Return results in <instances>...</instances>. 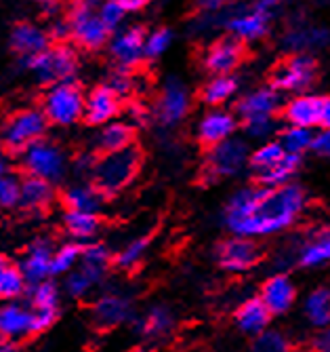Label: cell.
I'll return each mask as SVG.
<instances>
[{
  "label": "cell",
  "mask_w": 330,
  "mask_h": 352,
  "mask_svg": "<svg viewBox=\"0 0 330 352\" xmlns=\"http://www.w3.org/2000/svg\"><path fill=\"white\" fill-rule=\"evenodd\" d=\"M305 203V190L294 182L280 188L244 186L227 199L223 223L234 236H272L288 230L301 217Z\"/></svg>",
  "instance_id": "cell-1"
},
{
  "label": "cell",
  "mask_w": 330,
  "mask_h": 352,
  "mask_svg": "<svg viewBox=\"0 0 330 352\" xmlns=\"http://www.w3.org/2000/svg\"><path fill=\"white\" fill-rule=\"evenodd\" d=\"M143 154L137 146H130L120 152L102 154L91 177V184L102 192L106 199L118 197L130 184H133L141 171Z\"/></svg>",
  "instance_id": "cell-2"
},
{
  "label": "cell",
  "mask_w": 330,
  "mask_h": 352,
  "mask_svg": "<svg viewBox=\"0 0 330 352\" xmlns=\"http://www.w3.org/2000/svg\"><path fill=\"white\" fill-rule=\"evenodd\" d=\"M250 148L244 138L234 135L232 140H225L213 148H209L204 167H202V182L215 184L221 179H229L240 175L250 161Z\"/></svg>",
  "instance_id": "cell-3"
},
{
  "label": "cell",
  "mask_w": 330,
  "mask_h": 352,
  "mask_svg": "<svg viewBox=\"0 0 330 352\" xmlns=\"http://www.w3.org/2000/svg\"><path fill=\"white\" fill-rule=\"evenodd\" d=\"M49 124L51 122L40 108L19 110L0 124V144L7 152L21 154L32 144L45 140Z\"/></svg>",
  "instance_id": "cell-4"
},
{
  "label": "cell",
  "mask_w": 330,
  "mask_h": 352,
  "mask_svg": "<svg viewBox=\"0 0 330 352\" xmlns=\"http://www.w3.org/2000/svg\"><path fill=\"white\" fill-rule=\"evenodd\" d=\"M84 102L86 95L80 85L74 80H65L47 87L43 95V112L51 124L57 126H72L80 118H84Z\"/></svg>",
  "instance_id": "cell-5"
},
{
  "label": "cell",
  "mask_w": 330,
  "mask_h": 352,
  "mask_svg": "<svg viewBox=\"0 0 330 352\" xmlns=\"http://www.w3.org/2000/svg\"><path fill=\"white\" fill-rule=\"evenodd\" d=\"M23 63L34 78L47 87L74 80V74L78 72V55L70 45H55L36 57L23 59Z\"/></svg>",
  "instance_id": "cell-6"
},
{
  "label": "cell",
  "mask_w": 330,
  "mask_h": 352,
  "mask_svg": "<svg viewBox=\"0 0 330 352\" xmlns=\"http://www.w3.org/2000/svg\"><path fill=\"white\" fill-rule=\"evenodd\" d=\"M272 17H274L272 11L259 5H252L250 9H240L238 5H234L232 9L219 13L221 28L229 36L238 38L242 45L266 38L272 30Z\"/></svg>",
  "instance_id": "cell-7"
},
{
  "label": "cell",
  "mask_w": 330,
  "mask_h": 352,
  "mask_svg": "<svg viewBox=\"0 0 330 352\" xmlns=\"http://www.w3.org/2000/svg\"><path fill=\"white\" fill-rule=\"evenodd\" d=\"M19 156H21V169L25 171V175L43 177L51 184L61 182L65 177V171H68V156H65V152L57 144L49 140L32 144Z\"/></svg>",
  "instance_id": "cell-8"
},
{
  "label": "cell",
  "mask_w": 330,
  "mask_h": 352,
  "mask_svg": "<svg viewBox=\"0 0 330 352\" xmlns=\"http://www.w3.org/2000/svg\"><path fill=\"white\" fill-rule=\"evenodd\" d=\"M70 28H72V38L78 47L97 51L110 43L112 32L99 19V13L95 7L82 3V0H74L68 15Z\"/></svg>",
  "instance_id": "cell-9"
},
{
  "label": "cell",
  "mask_w": 330,
  "mask_h": 352,
  "mask_svg": "<svg viewBox=\"0 0 330 352\" xmlns=\"http://www.w3.org/2000/svg\"><path fill=\"white\" fill-rule=\"evenodd\" d=\"M191 108V93L189 87L185 85L183 78L179 76H169L164 80L160 95L154 106V116L156 120L164 126V129H173L179 122L185 120Z\"/></svg>",
  "instance_id": "cell-10"
},
{
  "label": "cell",
  "mask_w": 330,
  "mask_h": 352,
  "mask_svg": "<svg viewBox=\"0 0 330 352\" xmlns=\"http://www.w3.org/2000/svg\"><path fill=\"white\" fill-rule=\"evenodd\" d=\"M318 63L314 55H290L272 72V85L280 93L301 95L316 82Z\"/></svg>",
  "instance_id": "cell-11"
},
{
  "label": "cell",
  "mask_w": 330,
  "mask_h": 352,
  "mask_svg": "<svg viewBox=\"0 0 330 352\" xmlns=\"http://www.w3.org/2000/svg\"><path fill=\"white\" fill-rule=\"evenodd\" d=\"M261 258H263V251L259 243L246 236L232 234L229 239H223L215 249V260L219 268L232 274H242V272L252 270L261 262Z\"/></svg>",
  "instance_id": "cell-12"
},
{
  "label": "cell",
  "mask_w": 330,
  "mask_h": 352,
  "mask_svg": "<svg viewBox=\"0 0 330 352\" xmlns=\"http://www.w3.org/2000/svg\"><path fill=\"white\" fill-rule=\"evenodd\" d=\"M145 36L148 32L141 25H124L110 36L108 49L118 68L130 70L145 59Z\"/></svg>",
  "instance_id": "cell-13"
},
{
  "label": "cell",
  "mask_w": 330,
  "mask_h": 352,
  "mask_svg": "<svg viewBox=\"0 0 330 352\" xmlns=\"http://www.w3.org/2000/svg\"><path fill=\"white\" fill-rule=\"evenodd\" d=\"M244 59V45L234 38V36H219L215 38L202 55V66L211 76H221V74H234L238 66Z\"/></svg>",
  "instance_id": "cell-14"
},
{
  "label": "cell",
  "mask_w": 330,
  "mask_h": 352,
  "mask_svg": "<svg viewBox=\"0 0 330 352\" xmlns=\"http://www.w3.org/2000/svg\"><path fill=\"white\" fill-rule=\"evenodd\" d=\"M240 126V118L236 112H229L225 108H211L202 114V118L196 124L198 142L207 148H213L225 140H232Z\"/></svg>",
  "instance_id": "cell-15"
},
{
  "label": "cell",
  "mask_w": 330,
  "mask_h": 352,
  "mask_svg": "<svg viewBox=\"0 0 330 352\" xmlns=\"http://www.w3.org/2000/svg\"><path fill=\"white\" fill-rule=\"evenodd\" d=\"M282 93L274 85H263L242 95L236 104V114L240 120H250L261 116H276L282 112Z\"/></svg>",
  "instance_id": "cell-16"
},
{
  "label": "cell",
  "mask_w": 330,
  "mask_h": 352,
  "mask_svg": "<svg viewBox=\"0 0 330 352\" xmlns=\"http://www.w3.org/2000/svg\"><path fill=\"white\" fill-rule=\"evenodd\" d=\"M120 110H122V100L108 85H99L86 95L84 120L91 126H106L108 122L116 120Z\"/></svg>",
  "instance_id": "cell-17"
},
{
  "label": "cell",
  "mask_w": 330,
  "mask_h": 352,
  "mask_svg": "<svg viewBox=\"0 0 330 352\" xmlns=\"http://www.w3.org/2000/svg\"><path fill=\"white\" fill-rule=\"evenodd\" d=\"M133 302H130L126 296L120 294H106L102 298H97V302L93 304V321L95 325L104 327V329H112L118 327L122 323L133 321Z\"/></svg>",
  "instance_id": "cell-18"
},
{
  "label": "cell",
  "mask_w": 330,
  "mask_h": 352,
  "mask_svg": "<svg viewBox=\"0 0 330 352\" xmlns=\"http://www.w3.org/2000/svg\"><path fill=\"white\" fill-rule=\"evenodd\" d=\"M320 110L322 98L314 93H301L292 98L282 108V118L290 126H303V129H316L320 126Z\"/></svg>",
  "instance_id": "cell-19"
},
{
  "label": "cell",
  "mask_w": 330,
  "mask_h": 352,
  "mask_svg": "<svg viewBox=\"0 0 330 352\" xmlns=\"http://www.w3.org/2000/svg\"><path fill=\"white\" fill-rule=\"evenodd\" d=\"M282 45L290 55H314L330 45V30L322 25H296L286 32Z\"/></svg>",
  "instance_id": "cell-20"
},
{
  "label": "cell",
  "mask_w": 330,
  "mask_h": 352,
  "mask_svg": "<svg viewBox=\"0 0 330 352\" xmlns=\"http://www.w3.org/2000/svg\"><path fill=\"white\" fill-rule=\"evenodd\" d=\"M9 45L17 55H21L23 59H30L51 49V36H49V30H43L36 23L21 21L11 30Z\"/></svg>",
  "instance_id": "cell-21"
},
{
  "label": "cell",
  "mask_w": 330,
  "mask_h": 352,
  "mask_svg": "<svg viewBox=\"0 0 330 352\" xmlns=\"http://www.w3.org/2000/svg\"><path fill=\"white\" fill-rule=\"evenodd\" d=\"M261 302L270 308L272 314H284L294 306L296 300V287L292 278L284 272L272 274L266 283L261 285Z\"/></svg>",
  "instance_id": "cell-22"
},
{
  "label": "cell",
  "mask_w": 330,
  "mask_h": 352,
  "mask_svg": "<svg viewBox=\"0 0 330 352\" xmlns=\"http://www.w3.org/2000/svg\"><path fill=\"white\" fill-rule=\"evenodd\" d=\"M53 251L55 249L51 247V243L43 241V239L34 241L27 247L23 260L19 264V270H21V274H23V278H25V283L30 287H34V285H38L43 280H49Z\"/></svg>",
  "instance_id": "cell-23"
},
{
  "label": "cell",
  "mask_w": 330,
  "mask_h": 352,
  "mask_svg": "<svg viewBox=\"0 0 330 352\" xmlns=\"http://www.w3.org/2000/svg\"><path fill=\"white\" fill-rule=\"evenodd\" d=\"M272 312L270 308L261 302V298H248L246 302H242L234 314V321H236V327L246 333V336H261L263 331L270 329V323H272Z\"/></svg>",
  "instance_id": "cell-24"
},
{
  "label": "cell",
  "mask_w": 330,
  "mask_h": 352,
  "mask_svg": "<svg viewBox=\"0 0 330 352\" xmlns=\"http://www.w3.org/2000/svg\"><path fill=\"white\" fill-rule=\"evenodd\" d=\"M130 146H135V126L130 122H122V120L108 122L106 126L99 129V133L95 138V148L102 154L120 152Z\"/></svg>",
  "instance_id": "cell-25"
},
{
  "label": "cell",
  "mask_w": 330,
  "mask_h": 352,
  "mask_svg": "<svg viewBox=\"0 0 330 352\" xmlns=\"http://www.w3.org/2000/svg\"><path fill=\"white\" fill-rule=\"evenodd\" d=\"M55 184L34 177V175H25L21 177V199L19 207L25 211H45L51 207L55 201Z\"/></svg>",
  "instance_id": "cell-26"
},
{
  "label": "cell",
  "mask_w": 330,
  "mask_h": 352,
  "mask_svg": "<svg viewBox=\"0 0 330 352\" xmlns=\"http://www.w3.org/2000/svg\"><path fill=\"white\" fill-rule=\"evenodd\" d=\"M63 207L65 211H82V213H99L104 207L106 197L99 192L91 182L89 184H76L63 192Z\"/></svg>",
  "instance_id": "cell-27"
},
{
  "label": "cell",
  "mask_w": 330,
  "mask_h": 352,
  "mask_svg": "<svg viewBox=\"0 0 330 352\" xmlns=\"http://www.w3.org/2000/svg\"><path fill=\"white\" fill-rule=\"evenodd\" d=\"M240 91V80L236 74L211 76L200 89V100L211 108H221L223 104L232 102Z\"/></svg>",
  "instance_id": "cell-28"
},
{
  "label": "cell",
  "mask_w": 330,
  "mask_h": 352,
  "mask_svg": "<svg viewBox=\"0 0 330 352\" xmlns=\"http://www.w3.org/2000/svg\"><path fill=\"white\" fill-rule=\"evenodd\" d=\"M175 325V316L167 306H152L143 316L133 318V329L143 338H162Z\"/></svg>",
  "instance_id": "cell-29"
},
{
  "label": "cell",
  "mask_w": 330,
  "mask_h": 352,
  "mask_svg": "<svg viewBox=\"0 0 330 352\" xmlns=\"http://www.w3.org/2000/svg\"><path fill=\"white\" fill-rule=\"evenodd\" d=\"M330 262V228L316 232L296 249V264L303 268H318Z\"/></svg>",
  "instance_id": "cell-30"
},
{
  "label": "cell",
  "mask_w": 330,
  "mask_h": 352,
  "mask_svg": "<svg viewBox=\"0 0 330 352\" xmlns=\"http://www.w3.org/2000/svg\"><path fill=\"white\" fill-rule=\"evenodd\" d=\"M63 228L74 241L91 243L99 230H102V217L99 213H82V211H65Z\"/></svg>",
  "instance_id": "cell-31"
},
{
  "label": "cell",
  "mask_w": 330,
  "mask_h": 352,
  "mask_svg": "<svg viewBox=\"0 0 330 352\" xmlns=\"http://www.w3.org/2000/svg\"><path fill=\"white\" fill-rule=\"evenodd\" d=\"M303 312L307 323L316 329L330 327V287H316L303 302Z\"/></svg>",
  "instance_id": "cell-32"
},
{
  "label": "cell",
  "mask_w": 330,
  "mask_h": 352,
  "mask_svg": "<svg viewBox=\"0 0 330 352\" xmlns=\"http://www.w3.org/2000/svg\"><path fill=\"white\" fill-rule=\"evenodd\" d=\"M30 321H32V310L19 304L0 306V336H5L7 340L30 333Z\"/></svg>",
  "instance_id": "cell-33"
},
{
  "label": "cell",
  "mask_w": 330,
  "mask_h": 352,
  "mask_svg": "<svg viewBox=\"0 0 330 352\" xmlns=\"http://www.w3.org/2000/svg\"><path fill=\"white\" fill-rule=\"evenodd\" d=\"M106 272L108 270L80 264L78 270H72L68 276H65V292H68V296L80 300V298L89 296L93 287H97L99 283L106 278Z\"/></svg>",
  "instance_id": "cell-34"
},
{
  "label": "cell",
  "mask_w": 330,
  "mask_h": 352,
  "mask_svg": "<svg viewBox=\"0 0 330 352\" xmlns=\"http://www.w3.org/2000/svg\"><path fill=\"white\" fill-rule=\"evenodd\" d=\"M286 156L282 144L278 140L259 144L252 152H250V161H248V169L255 173V177L268 173L270 169H274L278 163H282V158Z\"/></svg>",
  "instance_id": "cell-35"
},
{
  "label": "cell",
  "mask_w": 330,
  "mask_h": 352,
  "mask_svg": "<svg viewBox=\"0 0 330 352\" xmlns=\"http://www.w3.org/2000/svg\"><path fill=\"white\" fill-rule=\"evenodd\" d=\"M303 165V156H294V154H286L282 158V163H278L274 169H270L268 173H263L257 177V184L263 188H280L286 184H292V177L299 173Z\"/></svg>",
  "instance_id": "cell-36"
},
{
  "label": "cell",
  "mask_w": 330,
  "mask_h": 352,
  "mask_svg": "<svg viewBox=\"0 0 330 352\" xmlns=\"http://www.w3.org/2000/svg\"><path fill=\"white\" fill-rule=\"evenodd\" d=\"M314 140H316V131L303 129V126L286 124L278 133V142L282 144L284 152L294 154V156H303L305 152H309L314 148Z\"/></svg>",
  "instance_id": "cell-37"
},
{
  "label": "cell",
  "mask_w": 330,
  "mask_h": 352,
  "mask_svg": "<svg viewBox=\"0 0 330 352\" xmlns=\"http://www.w3.org/2000/svg\"><path fill=\"white\" fill-rule=\"evenodd\" d=\"M82 260V243H65L53 251V260H51V276H61V274H70L74 266Z\"/></svg>",
  "instance_id": "cell-38"
},
{
  "label": "cell",
  "mask_w": 330,
  "mask_h": 352,
  "mask_svg": "<svg viewBox=\"0 0 330 352\" xmlns=\"http://www.w3.org/2000/svg\"><path fill=\"white\" fill-rule=\"evenodd\" d=\"M150 247V236H137L133 241H128L116 255H114V264L122 270H133L148 253Z\"/></svg>",
  "instance_id": "cell-39"
},
{
  "label": "cell",
  "mask_w": 330,
  "mask_h": 352,
  "mask_svg": "<svg viewBox=\"0 0 330 352\" xmlns=\"http://www.w3.org/2000/svg\"><path fill=\"white\" fill-rule=\"evenodd\" d=\"M25 287H27V283H25L19 266L7 264L3 270H0V300L13 302V300L21 298Z\"/></svg>",
  "instance_id": "cell-40"
},
{
  "label": "cell",
  "mask_w": 330,
  "mask_h": 352,
  "mask_svg": "<svg viewBox=\"0 0 330 352\" xmlns=\"http://www.w3.org/2000/svg\"><path fill=\"white\" fill-rule=\"evenodd\" d=\"M175 43V34L171 28H154L152 32H148L145 36V59L156 61L160 57H164Z\"/></svg>",
  "instance_id": "cell-41"
},
{
  "label": "cell",
  "mask_w": 330,
  "mask_h": 352,
  "mask_svg": "<svg viewBox=\"0 0 330 352\" xmlns=\"http://www.w3.org/2000/svg\"><path fill=\"white\" fill-rule=\"evenodd\" d=\"M242 129L248 140L266 144V142H272V138L280 133V124L276 116H261V118L242 120Z\"/></svg>",
  "instance_id": "cell-42"
},
{
  "label": "cell",
  "mask_w": 330,
  "mask_h": 352,
  "mask_svg": "<svg viewBox=\"0 0 330 352\" xmlns=\"http://www.w3.org/2000/svg\"><path fill=\"white\" fill-rule=\"evenodd\" d=\"M112 262H114V255L104 243H97V241L82 243V260H80V264L108 270Z\"/></svg>",
  "instance_id": "cell-43"
},
{
  "label": "cell",
  "mask_w": 330,
  "mask_h": 352,
  "mask_svg": "<svg viewBox=\"0 0 330 352\" xmlns=\"http://www.w3.org/2000/svg\"><path fill=\"white\" fill-rule=\"evenodd\" d=\"M250 352H292V346L284 333L268 329L252 340Z\"/></svg>",
  "instance_id": "cell-44"
},
{
  "label": "cell",
  "mask_w": 330,
  "mask_h": 352,
  "mask_svg": "<svg viewBox=\"0 0 330 352\" xmlns=\"http://www.w3.org/2000/svg\"><path fill=\"white\" fill-rule=\"evenodd\" d=\"M59 289L53 280H43L30 289V304L32 308H57Z\"/></svg>",
  "instance_id": "cell-45"
},
{
  "label": "cell",
  "mask_w": 330,
  "mask_h": 352,
  "mask_svg": "<svg viewBox=\"0 0 330 352\" xmlns=\"http://www.w3.org/2000/svg\"><path fill=\"white\" fill-rule=\"evenodd\" d=\"M21 199V177L9 173L0 177V209L19 207Z\"/></svg>",
  "instance_id": "cell-46"
},
{
  "label": "cell",
  "mask_w": 330,
  "mask_h": 352,
  "mask_svg": "<svg viewBox=\"0 0 330 352\" xmlns=\"http://www.w3.org/2000/svg\"><path fill=\"white\" fill-rule=\"evenodd\" d=\"M97 13H99V19L104 21V25L114 34V32H118L120 28H124V19H126V13L128 11L122 5H118V3H112V0H104V3L99 5Z\"/></svg>",
  "instance_id": "cell-47"
},
{
  "label": "cell",
  "mask_w": 330,
  "mask_h": 352,
  "mask_svg": "<svg viewBox=\"0 0 330 352\" xmlns=\"http://www.w3.org/2000/svg\"><path fill=\"white\" fill-rule=\"evenodd\" d=\"M32 321H30V336H38L51 329L59 316V308H30Z\"/></svg>",
  "instance_id": "cell-48"
},
{
  "label": "cell",
  "mask_w": 330,
  "mask_h": 352,
  "mask_svg": "<svg viewBox=\"0 0 330 352\" xmlns=\"http://www.w3.org/2000/svg\"><path fill=\"white\" fill-rule=\"evenodd\" d=\"M108 87H110V89L118 95V98L122 100V98H126V95H128L130 91H133L135 82H133V76H130V72H128V70L118 68V70L110 76Z\"/></svg>",
  "instance_id": "cell-49"
},
{
  "label": "cell",
  "mask_w": 330,
  "mask_h": 352,
  "mask_svg": "<svg viewBox=\"0 0 330 352\" xmlns=\"http://www.w3.org/2000/svg\"><path fill=\"white\" fill-rule=\"evenodd\" d=\"M97 158H99V156H95L93 152H82V154H78V156L74 158V171H76V175L86 177V179L91 182L93 171H95V165H97Z\"/></svg>",
  "instance_id": "cell-50"
},
{
  "label": "cell",
  "mask_w": 330,
  "mask_h": 352,
  "mask_svg": "<svg viewBox=\"0 0 330 352\" xmlns=\"http://www.w3.org/2000/svg\"><path fill=\"white\" fill-rule=\"evenodd\" d=\"M198 9L200 13H209V15H219L227 9H232L236 5V0H198Z\"/></svg>",
  "instance_id": "cell-51"
},
{
  "label": "cell",
  "mask_w": 330,
  "mask_h": 352,
  "mask_svg": "<svg viewBox=\"0 0 330 352\" xmlns=\"http://www.w3.org/2000/svg\"><path fill=\"white\" fill-rule=\"evenodd\" d=\"M49 36L51 41H57L59 45H63V41L72 38V28L68 19H55L49 28Z\"/></svg>",
  "instance_id": "cell-52"
},
{
  "label": "cell",
  "mask_w": 330,
  "mask_h": 352,
  "mask_svg": "<svg viewBox=\"0 0 330 352\" xmlns=\"http://www.w3.org/2000/svg\"><path fill=\"white\" fill-rule=\"evenodd\" d=\"M311 152H316V156H320V158H326V161H330V131L322 129L320 133H316Z\"/></svg>",
  "instance_id": "cell-53"
},
{
  "label": "cell",
  "mask_w": 330,
  "mask_h": 352,
  "mask_svg": "<svg viewBox=\"0 0 330 352\" xmlns=\"http://www.w3.org/2000/svg\"><path fill=\"white\" fill-rule=\"evenodd\" d=\"M311 352H330V327L322 329L314 342H311Z\"/></svg>",
  "instance_id": "cell-54"
},
{
  "label": "cell",
  "mask_w": 330,
  "mask_h": 352,
  "mask_svg": "<svg viewBox=\"0 0 330 352\" xmlns=\"http://www.w3.org/2000/svg\"><path fill=\"white\" fill-rule=\"evenodd\" d=\"M320 126L324 131H330V98H322V110H320Z\"/></svg>",
  "instance_id": "cell-55"
},
{
  "label": "cell",
  "mask_w": 330,
  "mask_h": 352,
  "mask_svg": "<svg viewBox=\"0 0 330 352\" xmlns=\"http://www.w3.org/2000/svg\"><path fill=\"white\" fill-rule=\"evenodd\" d=\"M128 114H130V120H133L135 124H143V122L148 120L145 108H143V106H137V104L128 108Z\"/></svg>",
  "instance_id": "cell-56"
},
{
  "label": "cell",
  "mask_w": 330,
  "mask_h": 352,
  "mask_svg": "<svg viewBox=\"0 0 330 352\" xmlns=\"http://www.w3.org/2000/svg\"><path fill=\"white\" fill-rule=\"evenodd\" d=\"M11 173V161H9V152L0 144V177Z\"/></svg>",
  "instance_id": "cell-57"
},
{
  "label": "cell",
  "mask_w": 330,
  "mask_h": 352,
  "mask_svg": "<svg viewBox=\"0 0 330 352\" xmlns=\"http://www.w3.org/2000/svg\"><path fill=\"white\" fill-rule=\"evenodd\" d=\"M112 3H118V5H122L128 13L130 11H137V9H141V5L145 3V0H112Z\"/></svg>",
  "instance_id": "cell-58"
},
{
  "label": "cell",
  "mask_w": 330,
  "mask_h": 352,
  "mask_svg": "<svg viewBox=\"0 0 330 352\" xmlns=\"http://www.w3.org/2000/svg\"><path fill=\"white\" fill-rule=\"evenodd\" d=\"M284 0H257L255 5H259V7H263V9H268V11H272L274 13V9L278 7V5H282Z\"/></svg>",
  "instance_id": "cell-59"
},
{
  "label": "cell",
  "mask_w": 330,
  "mask_h": 352,
  "mask_svg": "<svg viewBox=\"0 0 330 352\" xmlns=\"http://www.w3.org/2000/svg\"><path fill=\"white\" fill-rule=\"evenodd\" d=\"M0 352H19V350H17V346L11 340H7V342L0 344Z\"/></svg>",
  "instance_id": "cell-60"
},
{
  "label": "cell",
  "mask_w": 330,
  "mask_h": 352,
  "mask_svg": "<svg viewBox=\"0 0 330 352\" xmlns=\"http://www.w3.org/2000/svg\"><path fill=\"white\" fill-rule=\"evenodd\" d=\"M9 262H7V258H5V255H0V270H3L5 266H7Z\"/></svg>",
  "instance_id": "cell-61"
},
{
  "label": "cell",
  "mask_w": 330,
  "mask_h": 352,
  "mask_svg": "<svg viewBox=\"0 0 330 352\" xmlns=\"http://www.w3.org/2000/svg\"><path fill=\"white\" fill-rule=\"evenodd\" d=\"M34 3H40V5H51L53 0H34Z\"/></svg>",
  "instance_id": "cell-62"
},
{
  "label": "cell",
  "mask_w": 330,
  "mask_h": 352,
  "mask_svg": "<svg viewBox=\"0 0 330 352\" xmlns=\"http://www.w3.org/2000/svg\"><path fill=\"white\" fill-rule=\"evenodd\" d=\"M133 352H143V350H133Z\"/></svg>",
  "instance_id": "cell-63"
}]
</instances>
